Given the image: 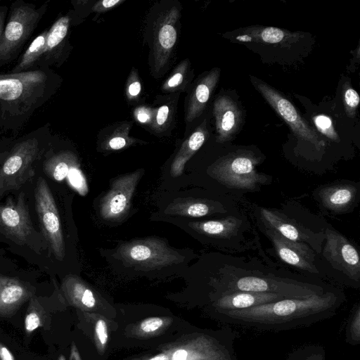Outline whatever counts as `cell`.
<instances>
[{
    "instance_id": "d4e9b609",
    "label": "cell",
    "mask_w": 360,
    "mask_h": 360,
    "mask_svg": "<svg viewBox=\"0 0 360 360\" xmlns=\"http://www.w3.org/2000/svg\"><path fill=\"white\" fill-rule=\"evenodd\" d=\"M242 221L234 217L209 220L204 221H195L189 226L198 233L217 238H230L238 232Z\"/></svg>"
},
{
    "instance_id": "e0dca14e",
    "label": "cell",
    "mask_w": 360,
    "mask_h": 360,
    "mask_svg": "<svg viewBox=\"0 0 360 360\" xmlns=\"http://www.w3.org/2000/svg\"><path fill=\"white\" fill-rule=\"evenodd\" d=\"M213 114L215 118L217 141L231 140L237 132L241 122V112L236 103L226 95L219 96L214 101Z\"/></svg>"
},
{
    "instance_id": "7402d4cb",
    "label": "cell",
    "mask_w": 360,
    "mask_h": 360,
    "mask_svg": "<svg viewBox=\"0 0 360 360\" xmlns=\"http://www.w3.org/2000/svg\"><path fill=\"white\" fill-rule=\"evenodd\" d=\"M357 188L348 184H339L326 186L319 191L322 205L333 212H343L354 202Z\"/></svg>"
},
{
    "instance_id": "4fadbf2b",
    "label": "cell",
    "mask_w": 360,
    "mask_h": 360,
    "mask_svg": "<svg viewBox=\"0 0 360 360\" xmlns=\"http://www.w3.org/2000/svg\"><path fill=\"white\" fill-rule=\"evenodd\" d=\"M265 226L264 233L284 262L312 274H319L314 262V251L306 243L290 240L281 236L271 227Z\"/></svg>"
},
{
    "instance_id": "f546056e",
    "label": "cell",
    "mask_w": 360,
    "mask_h": 360,
    "mask_svg": "<svg viewBox=\"0 0 360 360\" xmlns=\"http://www.w3.org/2000/svg\"><path fill=\"white\" fill-rule=\"evenodd\" d=\"M285 360H326V352L322 345H304L290 351Z\"/></svg>"
},
{
    "instance_id": "f35d334b",
    "label": "cell",
    "mask_w": 360,
    "mask_h": 360,
    "mask_svg": "<svg viewBox=\"0 0 360 360\" xmlns=\"http://www.w3.org/2000/svg\"><path fill=\"white\" fill-rule=\"evenodd\" d=\"M95 335L97 342L101 347H104L108 342V332L105 321L98 319L95 325Z\"/></svg>"
},
{
    "instance_id": "d6a6232c",
    "label": "cell",
    "mask_w": 360,
    "mask_h": 360,
    "mask_svg": "<svg viewBox=\"0 0 360 360\" xmlns=\"http://www.w3.org/2000/svg\"><path fill=\"white\" fill-rule=\"evenodd\" d=\"M169 322V318L149 317L142 320L136 329L141 335H152L161 331Z\"/></svg>"
},
{
    "instance_id": "603a6c76",
    "label": "cell",
    "mask_w": 360,
    "mask_h": 360,
    "mask_svg": "<svg viewBox=\"0 0 360 360\" xmlns=\"http://www.w3.org/2000/svg\"><path fill=\"white\" fill-rule=\"evenodd\" d=\"M207 136L206 120H204L191 135L184 141L176 155L170 169L171 175L173 177H177L183 173L186 163L200 148Z\"/></svg>"
},
{
    "instance_id": "44dd1931",
    "label": "cell",
    "mask_w": 360,
    "mask_h": 360,
    "mask_svg": "<svg viewBox=\"0 0 360 360\" xmlns=\"http://www.w3.org/2000/svg\"><path fill=\"white\" fill-rule=\"evenodd\" d=\"M220 76V69L214 68L198 84L193 91L186 113L187 122H191L199 117L204 110Z\"/></svg>"
},
{
    "instance_id": "9c48e42d",
    "label": "cell",
    "mask_w": 360,
    "mask_h": 360,
    "mask_svg": "<svg viewBox=\"0 0 360 360\" xmlns=\"http://www.w3.org/2000/svg\"><path fill=\"white\" fill-rule=\"evenodd\" d=\"M251 80L257 91L297 137L311 143L318 150L324 146V142L319 138L316 131L300 116L290 101L266 83L254 77H251Z\"/></svg>"
},
{
    "instance_id": "836d02e7",
    "label": "cell",
    "mask_w": 360,
    "mask_h": 360,
    "mask_svg": "<svg viewBox=\"0 0 360 360\" xmlns=\"http://www.w3.org/2000/svg\"><path fill=\"white\" fill-rule=\"evenodd\" d=\"M343 103L346 114L349 117H355L356 109L360 103L358 93L349 84H345L343 91Z\"/></svg>"
},
{
    "instance_id": "ee69618b",
    "label": "cell",
    "mask_w": 360,
    "mask_h": 360,
    "mask_svg": "<svg viewBox=\"0 0 360 360\" xmlns=\"http://www.w3.org/2000/svg\"><path fill=\"white\" fill-rule=\"evenodd\" d=\"M138 360H169V356L167 352L165 351L163 353H160L154 356L146 357L142 359Z\"/></svg>"
},
{
    "instance_id": "d590c367",
    "label": "cell",
    "mask_w": 360,
    "mask_h": 360,
    "mask_svg": "<svg viewBox=\"0 0 360 360\" xmlns=\"http://www.w3.org/2000/svg\"><path fill=\"white\" fill-rule=\"evenodd\" d=\"M188 65V62L184 60L176 67L173 74L164 83L162 86L164 91H174L182 84Z\"/></svg>"
},
{
    "instance_id": "1f68e13d",
    "label": "cell",
    "mask_w": 360,
    "mask_h": 360,
    "mask_svg": "<svg viewBox=\"0 0 360 360\" xmlns=\"http://www.w3.org/2000/svg\"><path fill=\"white\" fill-rule=\"evenodd\" d=\"M130 125L124 124L113 131L105 141L104 148L106 150H118L131 145L133 139L128 134Z\"/></svg>"
},
{
    "instance_id": "7a4b0ae2",
    "label": "cell",
    "mask_w": 360,
    "mask_h": 360,
    "mask_svg": "<svg viewBox=\"0 0 360 360\" xmlns=\"http://www.w3.org/2000/svg\"><path fill=\"white\" fill-rule=\"evenodd\" d=\"M326 290L320 285L294 279L229 272L223 277L217 292L245 291L274 293L285 298L302 299L322 294Z\"/></svg>"
},
{
    "instance_id": "52a82bcc",
    "label": "cell",
    "mask_w": 360,
    "mask_h": 360,
    "mask_svg": "<svg viewBox=\"0 0 360 360\" xmlns=\"http://www.w3.org/2000/svg\"><path fill=\"white\" fill-rule=\"evenodd\" d=\"M258 159L250 151L229 153L219 159L211 167L210 174L225 186L253 191L264 184L265 175L257 172Z\"/></svg>"
},
{
    "instance_id": "7bdbcfd3",
    "label": "cell",
    "mask_w": 360,
    "mask_h": 360,
    "mask_svg": "<svg viewBox=\"0 0 360 360\" xmlns=\"http://www.w3.org/2000/svg\"><path fill=\"white\" fill-rule=\"evenodd\" d=\"M0 359L15 360L11 352L4 346L0 345Z\"/></svg>"
},
{
    "instance_id": "7c38bea8",
    "label": "cell",
    "mask_w": 360,
    "mask_h": 360,
    "mask_svg": "<svg viewBox=\"0 0 360 360\" xmlns=\"http://www.w3.org/2000/svg\"><path fill=\"white\" fill-rule=\"evenodd\" d=\"M326 239L323 252L325 258L333 267L358 283L360 260L356 249L345 237L330 229H326Z\"/></svg>"
},
{
    "instance_id": "8992f818",
    "label": "cell",
    "mask_w": 360,
    "mask_h": 360,
    "mask_svg": "<svg viewBox=\"0 0 360 360\" xmlns=\"http://www.w3.org/2000/svg\"><path fill=\"white\" fill-rule=\"evenodd\" d=\"M115 257L141 270L160 269L182 261L181 255L166 241L154 237L122 243L117 248Z\"/></svg>"
},
{
    "instance_id": "5bb4252c",
    "label": "cell",
    "mask_w": 360,
    "mask_h": 360,
    "mask_svg": "<svg viewBox=\"0 0 360 360\" xmlns=\"http://www.w3.org/2000/svg\"><path fill=\"white\" fill-rule=\"evenodd\" d=\"M179 16L176 7L171 8L158 19L154 33V65L156 71L167 63L176 41V23Z\"/></svg>"
},
{
    "instance_id": "277c9868",
    "label": "cell",
    "mask_w": 360,
    "mask_h": 360,
    "mask_svg": "<svg viewBox=\"0 0 360 360\" xmlns=\"http://www.w3.org/2000/svg\"><path fill=\"white\" fill-rule=\"evenodd\" d=\"M236 338V332L229 327L195 332L183 343L165 352L169 360H238L234 349Z\"/></svg>"
},
{
    "instance_id": "bcb514c9",
    "label": "cell",
    "mask_w": 360,
    "mask_h": 360,
    "mask_svg": "<svg viewBox=\"0 0 360 360\" xmlns=\"http://www.w3.org/2000/svg\"><path fill=\"white\" fill-rule=\"evenodd\" d=\"M1 258H2V257H1V254H0V262H1Z\"/></svg>"
},
{
    "instance_id": "74e56055",
    "label": "cell",
    "mask_w": 360,
    "mask_h": 360,
    "mask_svg": "<svg viewBox=\"0 0 360 360\" xmlns=\"http://www.w3.org/2000/svg\"><path fill=\"white\" fill-rule=\"evenodd\" d=\"M141 91V82L137 72L133 70L129 77L126 93L129 99L136 98Z\"/></svg>"
},
{
    "instance_id": "d6986e66",
    "label": "cell",
    "mask_w": 360,
    "mask_h": 360,
    "mask_svg": "<svg viewBox=\"0 0 360 360\" xmlns=\"http://www.w3.org/2000/svg\"><path fill=\"white\" fill-rule=\"evenodd\" d=\"M226 212L217 202L193 198H177L173 200L165 210L169 215L190 217H201L215 212Z\"/></svg>"
},
{
    "instance_id": "f1b7e54d",
    "label": "cell",
    "mask_w": 360,
    "mask_h": 360,
    "mask_svg": "<svg viewBox=\"0 0 360 360\" xmlns=\"http://www.w3.org/2000/svg\"><path fill=\"white\" fill-rule=\"evenodd\" d=\"M47 31L37 37L23 54L20 63L14 68L13 72L19 73L32 65L44 54Z\"/></svg>"
},
{
    "instance_id": "4dcf8cb0",
    "label": "cell",
    "mask_w": 360,
    "mask_h": 360,
    "mask_svg": "<svg viewBox=\"0 0 360 360\" xmlns=\"http://www.w3.org/2000/svg\"><path fill=\"white\" fill-rule=\"evenodd\" d=\"M345 341L355 346L360 343V304L352 307L345 326Z\"/></svg>"
},
{
    "instance_id": "ac0fdd59",
    "label": "cell",
    "mask_w": 360,
    "mask_h": 360,
    "mask_svg": "<svg viewBox=\"0 0 360 360\" xmlns=\"http://www.w3.org/2000/svg\"><path fill=\"white\" fill-rule=\"evenodd\" d=\"M40 71L0 76V99L12 101L30 94L46 79Z\"/></svg>"
},
{
    "instance_id": "f6af8a7d",
    "label": "cell",
    "mask_w": 360,
    "mask_h": 360,
    "mask_svg": "<svg viewBox=\"0 0 360 360\" xmlns=\"http://www.w3.org/2000/svg\"><path fill=\"white\" fill-rule=\"evenodd\" d=\"M5 11H0V41L2 35L3 23L4 19Z\"/></svg>"
},
{
    "instance_id": "ffe728a7",
    "label": "cell",
    "mask_w": 360,
    "mask_h": 360,
    "mask_svg": "<svg viewBox=\"0 0 360 360\" xmlns=\"http://www.w3.org/2000/svg\"><path fill=\"white\" fill-rule=\"evenodd\" d=\"M300 34L274 27L253 26L243 30L236 40L243 42H257L271 44H286L299 39Z\"/></svg>"
},
{
    "instance_id": "2e32d148",
    "label": "cell",
    "mask_w": 360,
    "mask_h": 360,
    "mask_svg": "<svg viewBox=\"0 0 360 360\" xmlns=\"http://www.w3.org/2000/svg\"><path fill=\"white\" fill-rule=\"evenodd\" d=\"M285 297L274 293L245 291L217 292L212 302L215 311L241 310L278 301Z\"/></svg>"
},
{
    "instance_id": "e575fe53",
    "label": "cell",
    "mask_w": 360,
    "mask_h": 360,
    "mask_svg": "<svg viewBox=\"0 0 360 360\" xmlns=\"http://www.w3.org/2000/svg\"><path fill=\"white\" fill-rule=\"evenodd\" d=\"M316 129L326 137L333 141H339L340 138L335 130L331 119L325 115H318L313 117Z\"/></svg>"
},
{
    "instance_id": "8d00e7d4",
    "label": "cell",
    "mask_w": 360,
    "mask_h": 360,
    "mask_svg": "<svg viewBox=\"0 0 360 360\" xmlns=\"http://www.w3.org/2000/svg\"><path fill=\"white\" fill-rule=\"evenodd\" d=\"M169 113L170 110L168 105H161L156 110L154 118L151 122L153 129L160 131L165 129L169 118Z\"/></svg>"
},
{
    "instance_id": "8fae6325",
    "label": "cell",
    "mask_w": 360,
    "mask_h": 360,
    "mask_svg": "<svg viewBox=\"0 0 360 360\" xmlns=\"http://www.w3.org/2000/svg\"><path fill=\"white\" fill-rule=\"evenodd\" d=\"M39 13L29 6L15 7L0 41V58H8L33 30Z\"/></svg>"
},
{
    "instance_id": "83f0119b",
    "label": "cell",
    "mask_w": 360,
    "mask_h": 360,
    "mask_svg": "<svg viewBox=\"0 0 360 360\" xmlns=\"http://www.w3.org/2000/svg\"><path fill=\"white\" fill-rule=\"evenodd\" d=\"M70 24L68 16L58 19L47 31L44 54H51L65 38Z\"/></svg>"
},
{
    "instance_id": "4316f807",
    "label": "cell",
    "mask_w": 360,
    "mask_h": 360,
    "mask_svg": "<svg viewBox=\"0 0 360 360\" xmlns=\"http://www.w3.org/2000/svg\"><path fill=\"white\" fill-rule=\"evenodd\" d=\"M63 289L73 302L84 308L91 309L96 304L93 291L75 276L69 275L65 278Z\"/></svg>"
},
{
    "instance_id": "ba28073f",
    "label": "cell",
    "mask_w": 360,
    "mask_h": 360,
    "mask_svg": "<svg viewBox=\"0 0 360 360\" xmlns=\"http://www.w3.org/2000/svg\"><path fill=\"white\" fill-rule=\"evenodd\" d=\"M35 139L16 145L0 165V198L21 189L35 176L34 165L39 155Z\"/></svg>"
},
{
    "instance_id": "9a60e30c",
    "label": "cell",
    "mask_w": 360,
    "mask_h": 360,
    "mask_svg": "<svg viewBox=\"0 0 360 360\" xmlns=\"http://www.w3.org/2000/svg\"><path fill=\"white\" fill-rule=\"evenodd\" d=\"M259 212L264 226L272 228L287 239L309 244L317 252H320L322 242L320 234H315L310 229L303 227L277 211L260 207Z\"/></svg>"
},
{
    "instance_id": "30bf717a",
    "label": "cell",
    "mask_w": 360,
    "mask_h": 360,
    "mask_svg": "<svg viewBox=\"0 0 360 360\" xmlns=\"http://www.w3.org/2000/svg\"><path fill=\"white\" fill-rule=\"evenodd\" d=\"M142 174L143 170L139 169L122 175L112 182L100 202V213L103 219L117 220L127 214Z\"/></svg>"
},
{
    "instance_id": "5b68a950",
    "label": "cell",
    "mask_w": 360,
    "mask_h": 360,
    "mask_svg": "<svg viewBox=\"0 0 360 360\" xmlns=\"http://www.w3.org/2000/svg\"><path fill=\"white\" fill-rule=\"evenodd\" d=\"M34 200L39 231L46 244L48 255L62 262L65 256V248L60 216L53 193L42 175L36 179Z\"/></svg>"
},
{
    "instance_id": "6da1fadb",
    "label": "cell",
    "mask_w": 360,
    "mask_h": 360,
    "mask_svg": "<svg viewBox=\"0 0 360 360\" xmlns=\"http://www.w3.org/2000/svg\"><path fill=\"white\" fill-rule=\"evenodd\" d=\"M345 300L342 292L326 290L307 298H285L245 309L215 311V314L230 325L279 332L307 327L330 319Z\"/></svg>"
},
{
    "instance_id": "b9f144b4",
    "label": "cell",
    "mask_w": 360,
    "mask_h": 360,
    "mask_svg": "<svg viewBox=\"0 0 360 360\" xmlns=\"http://www.w3.org/2000/svg\"><path fill=\"white\" fill-rule=\"evenodd\" d=\"M40 325V319L37 314L31 312L25 318V326L27 332H32Z\"/></svg>"
},
{
    "instance_id": "484cf974",
    "label": "cell",
    "mask_w": 360,
    "mask_h": 360,
    "mask_svg": "<svg viewBox=\"0 0 360 360\" xmlns=\"http://www.w3.org/2000/svg\"><path fill=\"white\" fill-rule=\"evenodd\" d=\"M79 164L76 155L70 151H63L44 161L43 170L47 177L61 182L67 180L72 171Z\"/></svg>"
},
{
    "instance_id": "ab89813d",
    "label": "cell",
    "mask_w": 360,
    "mask_h": 360,
    "mask_svg": "<svg viewBox=\"0 0 360 360\" xmlns=\"http://www.w3.org/2000/svg\"><path fill=\"white\" fill-rule=\"evenodd\" d=\"M134 115L137 121L142 124L151 123L153 121V112L151 108L146 106L136 108Z\"/></svg>"
},
{
    "instance_id": "60d3db41",
    "label": "cell",
    "mask_w": 360,
    "mask_h": 360,
    "mask_svg": "<svg viewBox=\"0 0 360 360\" xmlns=\"http://www.w3.org/2000/svg\"><path fill=\"white\" fill-rule=\"evenodd\" d=\"M124 0H103L97 1L93 6L92 10L97 13L106 12L111 8L121 4Z\"/></svg>"
},
{
    "instance_id": "cb8c5ba5",
    "label": "cell",
    "mask_w": 360,
    "mask_h": 360,
    "mask_svg": "<svg viewBox=\"0 0 360 360\" xmlns=\"http://www.w3.org/2000/svg\"><path fill=\"white\" fill-rule=\"evenodd\" d=\"M31 294L27 285L17 278L0 276V312L16 308Z\"/></svg>"
},
{
    "instance_id": "3957f363",
    "label": "cell",
    "mask_w": 360,
    "mask_h": 360,
    "mask_svg": "<svg viewBox=\"0 0 360 360\" xmlns=\"http://www.w3.org/2000/svg\"><path fill=\"white\" fill-rule=\"evenodd\" d=\"M0 233L16 246L30 250L37 256H44V252L48 255L41 232L34 227L22 191L15 200L11 198L0 203Z\"/></svg>"
}]
</instances>
